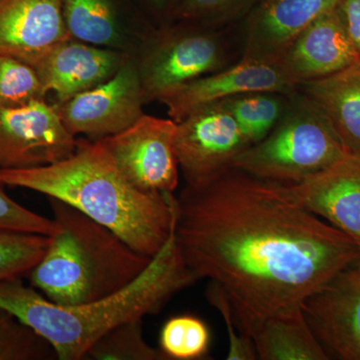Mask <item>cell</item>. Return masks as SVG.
Wrapping results in <instances>:
<instances>
[{"label": "cell", "mask_w": 360, "mask_h": 360, "mask_svg": "<svg viewBox=\"0 0 360 360\" xmlns=\"http://www.w3.org/2000/svg\"><path fill=\"white\" fill-rule=\"evenodd\" d=\"M175 241L196 278L217 284L232 309H302L360 257V245L266 181L231 168L175 196Z\"/></svg>", "instance_id": "1"}, {"label": "cell", "mask_w": 360, "mask_h": 360, "mask_svg": "<svg viewBox=\"0 0 360 360\" xmlns=\"http://www.w3.org/2000/svg\"><path fill=\"white\" fill-rule=\"evenodd\" d=\"M0 181L68 203L146 257H155L174 231V193L135 188L99 141L78 139L72 155L46 167L0 169Z\"/></svg>", "instance_id": "2"}, {"label": "cell", "mask_w": 360, "mask_h": 360, "mask_svg": "<svg viewBox=\"0 0 360 360\" xmlns=\"http://www.w3.org/2000/svg\"><path fill=\"white\" fill-rule=\"evenodd\" d=\"M174 227L146 269L115 295L85 304L60 305L26 285L22 277H13L0 281V307L49 340L58 360L85 359L111 329L158 314L172 296L198 281L180 253Z\"/></svg>", "instance_id": "3"}, {"label": "cell", "mask_w": 360, "mask_h": 360, "mask_svg": "<svg viewBox=\"0 0 360 360\" xmlns=\"http://www.w3.org/2000/svg\"><path fill=\"white\" fill-rule=\"evenodd\" d=\"M49 198L56 232L30 272V285L60 305L97 302L134 283L153 258L82 212Z\"/></svg>", "instance_id": "4"}, {"label": "cell", "mask_w": 360, "mask_h": 360, "mask_svg": "<svg viewBox=\"0 0 360 360\" xmlns=\"http://www.w3.org/2000/svg\"><path fill=\"white\" fill-rule=\"evenodd\" d=\"M347 155L328 120L296 91L276 127L262 141L246 148L233 168L266 181L295 184Z\"/></svg>", "instance_id": "5"}, {"label": "cell", "mask_w": 360, "mask_h": 360, "mask_svg": "<svg viewBox=\"0 0 360 360\" xmlns=\"http://www.w3.org/2000/svg\"><path fill=\"white\" fill-rule=\"evenodd\" d=\"M134 58L146 104L163 97L196 78L229 65V51L217 28L170 21L153 26Z\"/></svg>", "instance_id": "6"}, {"label": "cell", "mask_w": 360, "mask_h": 360, "mask_svg": "<svg viewBox=\"0 0 360 360\" xmlns=\"http://www.w3.org/2000/svg\"><path fill=\"white\" fill-rule=\"evenodd\" d=\"M176 122L143 115L129 129L97 141L135 188L146 193H174L179 182L175 150Z\"/></svg>", "instance_id": "7"}, {"label": "cell", "mask_w": 360, "mask_h": 360, "mask_svg": "<svg viewBox=\"0 0 360 360\" xmlns=\"http://www.w3.org/2000/svg\"><path fill=\"white\" fill-rule=\"evenodd\" d=\"M250 146L219 103L198 108L176 122L175 150L186 186H203L221 176Z\"/></svg>", "instance_id": "8"}, {"label": "cell", "mask_w": 360, "mask_h": 360, "mask_svg": "<svg viewBox=\"0 0 360 360\" xmlns=\"http://www.w3.org/2000/svg\"><path fill=\"white\" fill-rule=\"evenodd\" d=\"M53 105L77 137L97 141L129 129L144 115L146 105L134 56L103 84Z\"/></svg>", "instance_id": "9"}, {"label": "cell", "mask_w": 360, "mask_h": 360, "mask_svg": "<svg viewBox=\"0 0 360 360\" xmlns=\"http://www.w3.org/2000/svg\"><path fill=\"white\" fill-rule=\"evenodd\" d=\"M77 141L46 99L0 108V169L53 165L72 155Z\"/></svg>", "instance_id": "10"}, {"label": "cell", "mask_w": 360, "mask_h": 360, "mask_svg": "<svg viewBox=\"0 0 360 360\" xmlns=\"http://www.w3.org/2000/svg\"><path fill=\"white\" fill-rule=\"evenodd\" d=\"M329 359L360 360V257L302 304Z\"/></svg>", "instance_id": "11"}, {"label": "cell", "mask_w": 360, "mask_h": 360, "mask_svg": "<svg viewBox=\"0 0 360 360\" xmlns=\"http://www.w3.org/2000/svg\"><path fill=\"white\" fill-rule=\"evenodd\" d=\"M277 186L296 205L326 220L360 245V156L348 155L302 181Z\"/></svg>", "instance_id": "12"}, {"label": "cell", "mask_w": 360, "mask_h": 360, "mask_svg": "<svg viewBox=\"0 0 360 360\" xmlns=\"http://www.w3.org/2000/svg\"><path fill=\"white\" fill-rule=\"evenodd\" d=\"M252 91L293 94L297 87L278 63L241 58L234 65L182 85L163 97L160 103L167 106L169 118L179 122L189 113L207 104Z\"/></svg>", "instance_id": "13"}, {"label": "cell", "mask_w": 360, "mask_h": 360, "mask_svg": "<svg viewBox=\"0 0 360 360\" xmlns=\"http://www.w3.org/2000/svg\"><path fill=\"white\" fill-rule=\"evenodd\" d=\"M129 56L70 37L30 65L34 68L46 96L53 92L58 103L110 79Z\"/></svg>", "instance_id": "14"}, {"label": "cell", "mask_w": 360, "mask_h": 360, "mask_svg": "<svg viewBox=\"0 0 360 360\" xmlns=\"http://www.w3.org/2000/svg\"><path fill=\"white\" fill-rule=\"evenodd\" d=\"M60 6L71 37L129 56L155 26L134 0H60Z\"/></svg>", "instance_id": "15"}, {"label": "cell", "mask_w": 360, "mask_h": 360, "mask_svg": "<svg viewBox=\"0 0 360 360\" xmlns=\"http://www.w3.org/2000/svg\"><path fill=\"white\" fill-rule=\"evenodd\" d=\"M336 6L307 26L277 63L296 87L359 63Z\"/></svg>", "instance_id": "16"}, {"label": "cell", "mask_w": 360, "mask_h": 360, "mask_svg": "<svg viewBox=\"0 0 360 360\" xmlns=\"http://www.w3.org/2000/svg\"><path fill=\"white\" fill-rule=\"evenodd\" d=\"M70 37L60 0H0V54L32 65Z\"/></svg>", "instance_id": "17"}, {"label": "cell", "mask_w": 360, "mask_h": 360, "mask_svg": "<svg viewBox=\"0 0 360 360\" xmlns=\"http://www.w3.org/2000/svg\"><path fill=\"white\" fill-rule=\"evenodd\" d=\"M340 0H266L248 20L243 58L276 63L300 33Z\"/></svg>", "instance_id": "18"}, {"label": "cell", "mask_w": 360, "mask_h": 360, "mask_svg": "<svg viewBox=\"0 0 360 360\" xmlns=\"http://www.w3.org/2000/svg\"><path fill=\"white\" fill-rule=\"evenodd\" d=\"M232 312L239 331L252 341L257 359H330L312 333L302 309L269 315Z\"/></svg>", "instance_id": "19"}, {"label": "cell", "mask_w": 360, "mask_h": 360, "mask_svg": "<svg viewBox=\"0 0 360 360\" xmlns=\"http://www.w3.org/2000/svg\"><path fill=\"white\" fill-rule=\"evenodd\" d=\"M297 91L328 120L348 155L360 156V61Z\"/></svg>", "instance_id": "20"}, {"label": "cell", "mask_w": 360, "mask_h": 360, "mask_svg": "<svg viewBox=\"0 0 360 360\" xmlns=\"http://www.w3.org/2000/svg\"><path fill=\"white\" fill-rule=\"evenodd\" d=\"M291 96L281 92L252 91L219 103L233 116L246 141L253 146L276 127L290 106Z\"/></svg>", "instance_id": "21"}, {"label": "cell", "mask_w": 360, "mask_h": 360, "mask_svg": "<svg viewBox=\"0 0 360 360\" xmlns=\"http://www.w3.org/2000/svg\"><path fill=\"white\" fill-rule=\"evenodd\" d=\"M85 359L169 360L160 348L148 345L144 338L142 319L124 322L111 329L92 345Z\"/></svg>", "instance_id": "22"}, {"label": "cell", "mask_w": 360, "mask_h": 360, "mask_svg": "<svg viewBox=\"0 0 360 360\" xmlns=\"http://www.w3.org/2000/svg\"><path fill=\"white\" fill-rule=\"evenodd\" d=\"M210 345V329L205 321L193 315L172 317L161 328L160 348L169 360L203 359Z\"/></svg>", "instance_id": "23"}, {"label": "cell", "mask_w": 360, "mask_h": 360, "mask_svg": "<svg viewBox=\"0 0 360 360\" xmlns=\"http://www.w3.org/2000/svg\"><path fill=\"white\" fill-rule=\"evenodd\" d=\"M58 360L56 350L13 312L0 307V360Z\"/></svg>", "instance_id": "24"}, {"label": "cell", "mask_w": 360, "mask_h": 360, "mask_svg": "<svg viewBox=\"0 0 360 360\" xmlns=\"http://www.w3.org/2000/svg\"><path fill=\"white\" fill-rule=\"evenodd\" d=\"M51 236L0 231V281L27 276L44 257Z\"/></svg>", "instance_id": "25"}, {"label": "cell", "mask_w": 360, "mask_h": 360, "mask_svg": "<svg viewBox=\"0 0 360 360\" xmlns=\"http://www.w3.org/2000/svg\"><path fill=\"white\" fill-rule=\"evenodd\" d=\"M39 99H46V94L34 68L21 59L0 54V108Z\"/></svg>", "instance_id": "26"}, {"label": "cell", "mask_w": 360, "mask_h": 360, "mask_svg": "<svg viewBox=\"0 0 360 360\" xmlns=\"http://www.w3.org/2000/svg\"><path fill=\"white\" fill-rule=\"evenodd\" d=\"M250 0H176L170 21H188L217 28L236 18Z\"/></svg>", "instance_id": "27"}, {"label": "cell", "mask_w": 360, "mask_h": 360, "mask_svg": "<svg viewBox=\"0 0 360 360\" xmlns=\"http://www.w3.org/2000/svg\"><path fill=\"white\" fill-rule=\"evenodd\" d=\"M0 181V231L20 232L52 236L56 232L53 219L27 210L11 200Z\"/></svg>", "instance_id": "28"}, {"label": "cell", "mask_w": 360, "mask_h": 360, "mask_svg": "<svg viewBox=\"0 0 360 360\" xmlns=\"http://www.w3.org/2000/svg\"><path fill=\"white\" fill-rule=\"evenodd\" d=\"M206 288V297L212 307L219 310L226 322L229 333V348L226 359L253 360L257 359L255 345L250 338L243 335L236 326L229 296L217 284L210 283Z\"/></svg>", "instance_id": "29"}, {"label": "cell", "mask_w": 360, "mask_h": 360, "mask_svg": "<svg viewBox=\"0 0 360 360\" xmlns=\"http://www.w3.org/2000/svg\"><path fill=\"white\" fill-rule=\"evenodd\" d=\"M336 9L350 41L360 56V0H340Z\"/></svg>", "instance_id": "30"}, {"label": "cell", "mask_w": 360, "mask_h": 360, "mask_svg": "<svg viewBox=\"0 0 360 360\" xmlns=\"http://www.w3.org/2000/svg\"><path fill=\"white\" fill-rule=\"evenodd\" d=\"M151 25L158 26L170 22L176 0H134Z\"/></svg>", "instance_id": "31"}]
</instances>
